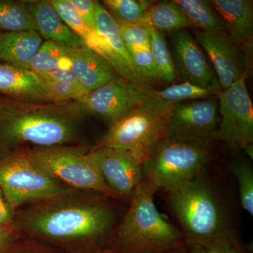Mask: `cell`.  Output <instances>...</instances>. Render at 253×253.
Listing matches in <instances>:
<instances>
[{
    "label": "cell",
    "mask_w": 253,
    "mask_h": 253,
    "mask_svg": "<svg viewBox=\"0 0 253 253\" xmlns=\"http://www.w3.org/2000/svg\"><path fill=\"white\" fill-rule=\"evenodd\" d=\"M79 16L89 27L96 30V1L93 0H70Z\"/></svg>",
    "instance_id": "obj_34"
},
{
    "label": "cell",
    "mask_w": 253,
    "mask_h": 253,
    "mask_svg": "<svg viewBox=\"0 0 253 253\" xmlns=\"http://www.w3.org/2000/svg\"><path fill=\"white\" fill-rule=\"evenodd\" d=\"M96 30L104 42L98 54L114 68L119 76L138 89L149 86L136 71L129 51L121 37L120 26L99 1L96 5Z\"/></svg>",
    "instance_id": "obj_13"
},
{
    "label": "cell",
    "mask_w": 253,
    "mask_h": 253,
    "mask_svg": "<svg viewBox=\"0 0 253 253\" xmlns=\"http://www.w3.org/2000/svg\"><path fill=\"white\" fill-rule=\"evenodd\" d=\"M163 139L161 116L137 106L110 126L97 146L129 152L143 164Z\"/></svg>",
    "instance_id": "obj_9"
},
{
    "label": "cell",
    "mask_w": 253,
    "mask_h": 253,
    "mask_svg": "<svg viewBox=\"0 0 253 253\" xmlns=\"http://www.w3.org/2000/svg\"><path fill=\"white\" fill-rule=\"evenodd\" d=\"M7 253H63L59 250L41 241L22 238Z\"/></svg>",
    "instance_id": "obj_33"
},
{
    "label": "cell",
    "mask_w": 253,
    "mask_h": 253,
    "mask_svg": "<svg viewBox=\"0 0 253 253\" xmlns=\"http://www.w3.org/2000/svg\"><path fill=\"white\" fill-rule=\"evenodd\" d=\"M70 68L86 94L119 76L106 60L86 46L68 47Z\"/></svg>",
    "instance_id": "obj_18"
},
{
    "label": "cell",
    "mask_w": 253,
    "mask_h": 253,
    "mask_svg": "<svg viewBox=\"0 0 253 253\" xmlns=\"http://www.w3.org/2000/svg\"><path fill=\"white\" fill-rule=\"evenodd\" d=\"M30 149L37 164L66 185L96 191L117 200L88 156L89 150L85 146L63 145Z\"/></svg>",
    "instance_id": "obj_7"
},
{
    "label": "cell",
    "mask_w": 253,
    "mask_h": 253,
    "mask_svg": "<svg viewBox=\"0 0 253 253\" xmlns=\"http://www.w3.org/2000/svg\"><path fill=\"white\" fill-rule=\"evenodd\" d=\"M99 253H118L116 252H113V251H108V250H104V251H101ZM168 253H189L188 252L187 250L186 249H182L179 250V251H173V252Z\"/></svg>",
    "instance_id": "obj_39"
},
{
    "label": "cell",
    "mask_w": 253,
    "mask_h": 253,
    "mask_svg": "<svg viewBox=\"0 0 253 253\" xmlns=\"http://www.w3.org/2000/svg\"><path fill=\"white\" fill-rule=\"evenodd\" d=\"M211 145L163 139L143 163V180L158 191L191 180L207 167Z\"/></svg>",
    "instance_id": "obj_5"
},
{
    "label": "cell",
    "mask_w": 253,
    "mask_h": 253,
    "mask_svg": "<svg viewBox=\"0 0 253 253\" xmlns=\"http://www.w3.org/2000/svg\"><path fill=\"white\" fill-rule=\"evenodd\" d=\"M0 94L26 102H56L36 73L6 63H0Z\"/></svg>",
    "instance_id": "obj_17"
},
{
    "label": "cell",
    "mask_w": 253,
    "mask_h": 253,
    "mask_svg": "<svg viewBox=\"0 0 253 253\" xmlns=\"http://www.w3.org/2000/svg\"><path fill=\"white\" fill-rule=\"evenodd\" d=\"M172 43L174 61L186 83L217 95L220 93L217 76L194 37L186 29L181 30L174 32Z\"/></svg>",
    "instance_id": "obj_15"
},
{
    "label": "cell",
    "mask_w": 253,
    "mask_h": 253,
    "mask_svg": "<svg viewBox=\"0 0 253 253\" xmlns=\"http://www.w3.org/2000/svg\"><path fill=\"white\" fill-rule=\"evenodd\" d=\"M156 192L152 184L141 181L105 250L118 253H168L186 249L180 229L158 211L154 203Z\"/></svg>",
    "instance_id": "obj_4"
},
{
    "label": "cell",
    "mask_w": 253,
    "mask_h": 253,
    "mask_svg": "<svg viewBox=\"0 0 253 253\" xmlns=\"http://www.w3.org/2000/svg\"><path fill=\"white\" fill-rule=\"evenodd\" d=\"M246 75L217 94V139L235 149L253 144V108L246 85Z\"/></svg>",
    "instance_id": "obj_10"
},
{
    "label": "cell",
    "mask_w": 253,
    "mask_h": 253,
    "mask_svg": "<svg viewBox=\"0 0 253 253\" xmlns=\"http://www.w3.org/2000/svg\"><path fill=\"white\" fill-rule=\"evenodd\" d=\"M208 166L191 180L162 192L180 226L189 253L218 241L242 244L234 200Z\"/></svg>",
    "instance_id": "obj_2"
},
{
    "label": "cell",
    "mask_w": 253,
    "mask_h": 253,
    "mask_svg": "<svg viewBox=\"0 0 253 253\" xmlns=\"http://www.w3.org/2000/svg\"><path fill=\"white\" fill-rule=\"evenodd\" d=\"M163 139L211 145L217 139L219 101L201 98L183 101L161 116Z\"/></svg>",
    "instance_id": "obj_8"
},
{
    "label": "cell",
    "mask_w": 253,
    "mask_h": 253,
    "mask_svg": "<svg viewBox=\"0 0 253 253\" xmlns=\"http://www.w3.org/2000/svg\"><path fill=\"white\" fill-rule=\"evenodd\" d=\"M192 28L211 34H227L219 14L209 1L204 0H175Z\"/></svg>",
    "instance_id": "obj_23"
},
{
    "label": "cell",
    "mask_w": 253,
    "mask_h": 253,
    "mask_svg": "<svg viewBox=\"0 0 253 253\" xmlns=\"http://www.w3.org/2000/svg\"><path fill=\"white\" fill-rule=\"evenodd\" d=\"M67 48L68 46L55 42H43L32 59L30 70L37 75H42L60 68H71Z\"/></svg>",
    "instance_id": "obj_25"
},
{
    "label": "cell",
    "mask_w": 253,
    "mask_h": 253,
    "mask_svg": "<svg viewBox=\"0 0 253 253\" xmlns=\"http://www.w3.org/2000/svg\"><path fill=\"white\" fill-rule=\"evenodd\" d=\"M141 26L163 32H176L192 28L174 1L153 3Z\"/></svg>",
    "instance_id": "obj_22"
},
{
    "label": "cell",
    "mask_w": 253,
    "mask_h": 253,
    "mask_svg": "<svg viewBox=\"0 0 253 253\" xmlns=\"http://www.w3.org/2000/svg\"><path fill=\"white\" fill-rule=\"evenodd\" d=\"M85 115L80 101L32 103L0 99V146L18 149L69 145L76 142Z\"/></svg>",
    "instance_id": "obj_3"
},
{
    "label": "cell",
    "mask_w": 253,
    "mask_h": 253,
    "mask_svg": "<svg viewBox=\"0 0 253 253\" xmlns=\"http://www.w3.org/2000/svg\"><path fill=\"white\" fill-rule=\"evenodd\" d=\"M16 211L8 204L0 190V226H11Z\"/></svg>",
    "instance_id": "obj_37"
},
{
    "label": "cell",
    "mask_w": 253,
    "mask_h": 253,
    "mask_svg": "<svg viewBox=\"0 0 253 253\" xmlns=\"http://www.w3.org/2000/svg\"><path fill=\"white\" fill-rule=\"evenodd\" d=\"M70 189L40 167L30 149L14 150L0 161V190L15 211Z\"/></svg>",
    "instance_id": "obj_6"
},
{
    "label": "cell",
    "mask_w": 253,
    "mask_h": 253,
    "mask_svg": "<svg viewBox=\"0 0 253 253\" xmlns=\"http://www.w3.org/2000/svg\"><path fill=\"white\" fill-rule=\"evenodd\" d=\"M214 94L212 91L193 85L186 82L172 84L161 90L149 86L140 89L138 106L161 116L173 106L183 101L209 97Z\"/></svg>",
    "instance_id": "obj_20"
},
{
    "label": "cell",
    "mask_w": 253,
    "mask_h": 253,
    "mask_svg": "<svg viewBox=\"0 0 253 253\" xmlns=\"http://www.w3.org/2000/svg\"><path fill=\"white\" fill-rule=\"evenodd\" d=\"M115 201L96 191L70 189L16 211L11 226L23 238L63 253H99L121 219Z\"/></svg>",
    "instance_id": "obj_1"
},
{
    "label": "cell",
    "mask_w": 253,
    "mask_h": 253,
    "mask_svg": "<svg viewBox=\"0 0 253 253\" xmlns=\"http://www.w3.org/2000/svg\"><path fill=\"white\" fill-rule=\"evenodd\" d=\"M231 170L239 186L240 203L244 211L253 216V170L250 163L244 161L232 163Z\"/></svg>",
    "instance_id": "obj_29"
},
{
    "label": "cell",
    "mask_w": 253,
    "mask_h": 253,
    "mask_svg": "<svg viewBox=\"0 0 253 253\" xmlns=\"http://www.w3.org/2000/svg\"><path fill=\"white\" fill-rule=\"evenodd\" d=\"M51 4L66 26L83 40L86 46L94 51L100 41L99 33L83 21L70 0H51Z\"/></svg>",
    "instance_id": "obj_26"
},
{
    "label": "cell",
    "mask_w": 253,
    "mask_h": 253,
    "mask_svg": "<svg viewBox=\"0 0 253 253\" xmlns=\"http://www.w3.org/2000/svg\"><path fill=\"white\" fill-rule=\"evenodd\" d=\"M154 1L145 0H104L101 4L119 25H141Z\"/></svg>",
    "instance_id": "obj_27"
},
{
    "label": "cell",
    "mask_w": 253,
    "mask_h": 253,
    "mask_svg": "<svg viewBox=\"0 0 253 253\" xmlns=\"http://www.w3.org/2000/svg\"><path fill=\"white\" fill-rule=\"evenodd\" d=\"M195 253H248L243 244L230 241L213 243Z\"/></svg>",
    "instance_id": "obj_35"
},
{
    "label": "cell",
    "mask_w": 253,
    "mask_h": 253,
    "mask_svg": "<svg viewBox=\"0 0 253 253\" xmlns=\"http://www.w3.org/2000/svg\"><path fill=\"white\" fill-rule=\"evenodd\" d=\"M196 41L206 51L217 76L221 91L247 75V59L244 51L227 34L198 31Z\"/></svg>",
    "instance_id": "obj_14"
},
{
    "label": "cell",
    "mask_w": 253,
    "mask_h": 253,
    "mask_svg": "<svg viewBox=\"0 0 253 253\" xmlns=\"http://www.w3.org/2000/svg\"><path fill=\"white\" fill-rule=\"evenodd\" d=\"M29 31L37 30L26 1L0 0V32Z\"/></svg>",
    "instance_id": "obj_24"
},
{
    "label": "cell",
    "mask_w": 253,
    "mask_h": 253,
    "mask_svg": "<svg viewBox=\"0 0 253 253\" xmlns=\"http://www.w3.org/2000/svg\"><path fill=\"white\" fill-rule=\"evenodd\" d=\"M121 37L128 51L150 48L152 28L141 25H119Z\"/></svg>",
    "instance_id": "obj_30"
},
{
    "label": "cell",
    "mask_w": 253,
    "mask_h": 253,
    "mask_svg": "<svg viewBox=\"0 0 253 253\" xmlns=\"http://www.w3.org/2000/svg\"><path fill=\"white\" fill-rule=\"evenodd\" d=\"M244 151L246 154L247 155L248 157L249 158L250 160L253 161V144H249L248 146H246V147L244 148Z\"/></svg>",
    "instance_id": "obj_38"
},
{
    "label": "cell",
    "mask_w": 253,
    "mask_h": 253,
    "mask_svg": "<svg viewBox=\"0 0 253 253\" xmlns=\"http://www.w3.org/2000/svg\"><path fill=\"white\" fill-rule=\"evenodd\" d=\"M220 16L231 41L251 57L253 50V1L251 0L209 1Z\"/></svg>",
    "instance_id": "obj_16"
},
{
    "label": "cell",
    "mask_w": 253,
    "mask_h": 253,
    "mask_svg": "<svg viewBox=\"0 0 253 253\" xmlns=\"http://www.w3.org/2000/svg\"><path fill=\"white\" fill-rule=\"evenodd\" d=\"M23 236L11 226H0V253H7Z\"/></svg>",
    "instance_id": "obj_36"
},
{
    "label": "cell",
    "mask_w": 253,
    "mask_h": 253,
    "mask_svg": "<svg viewBox=\"0 0 253 253\" xmlns=\"http://www.w3.org/2000/svg\"><path fill=\"white\" fill-rule=\"evenodd\" d=\"M41 79L52 95L55 101H81L86 94L81 86L54 80Z\"/></svg>",
    "instance_id": "obj_32"
},
{
    "label": "cell",
    "mask_w": 253,
    "mask_h": 253,
    "mask_svg": "<svg viewBox=\"0 0 253 253\" xmlns=\"http://www.w3.org/2000/svg\"><path fill=\"white\" fill-rule=\"evenodd\" d=\"M140 89L121 76L86 94L80 101L84 115L94 116L109 126L139 105Z\"/></svg>",
    "instance_id": "obj_12"
},
{
    "label": "cell",
    "mask_w": 253,
    "mask_h": 253,
    "mask_svg": "<svg viewBox=\"0 0 253 253\" xmlns=\"http://www.w3.org/2000/svg\"><path fill=\"white\" fill-rule=\"evenodd\" d=\"M26 3L34 19L37 32L42 39L68 47L85 46L83 40L63 22L50 1L41 0Z\"/></svg>",
    "instance_id": "obj_19"
},
{
    "label": "cell",
    "mask_w": 253,
    "mask_h": 253,
    "mask_svg": "<svg viewBox=\"0 0 253 253\" xmlns=\"http://www.w3.org/2000/svg\"><path fill=\"white\" fill-rule=\"evenodd\" d=\"M117 200L130 202L143 180V164L129 152L96 146L87 152Z\"/></svg>",
    "instance_id": "obj_11"
},
{
    "label": "cell",
    "mask_w": 253,
    "mask_h": 253,
    "mask_svg": "<svg viewBox=\"0 0 253 253\" xmlns=\"http://www.w3.org/2000/svg\"><path fill=\"white\" fill-rule=\"evenodd\" d=\"M42 42V38L36 31L0 32V61L30 70L32 59Z\"/></svg>",
    "instance_id": "obj_21"
},
{
    "label": "cell",
    "mask_w": 253,
    "mask_h": 253,
    "mask_svg": "<svg viewBox=\"0 0 253 253\" xmlns=\"http://www.w3.org/2000/svg\"><path fill=\"white\" fill-rule=\"evenodd\" d=\"M150 51L161 81L172 83L176 78L175 66L168 49L164 33L152 29Z\"/></svg>",
    "instance_id": "obj_28"
},
{
    "label": "cell",
    "mask_w": 253,
    "mask_h": 253,
    "mask_svg": "<svg viewBox=\"0 0 253 253\" xmlns=\"http://www.w3.org/2000/svg\"><path fill=\"white\" fill-rule=\"evenodd\" d=\"M133 63L136 71L145 81H161L157 68L151 56L150 48L129 50Z\"/></svg>",
    "instance_id": "obj_31"
}]
</instances>
